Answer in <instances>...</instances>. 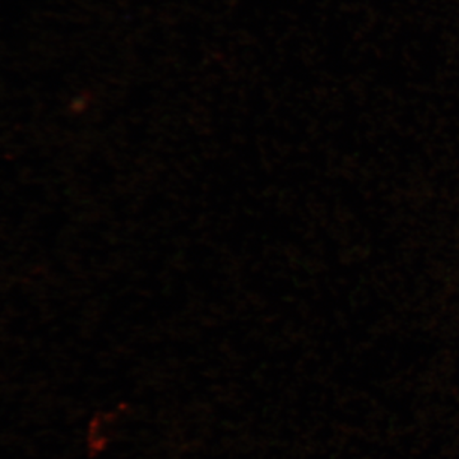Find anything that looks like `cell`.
I'll use <instances>...</instances> for the list:
<instances>
[]
</instances>
